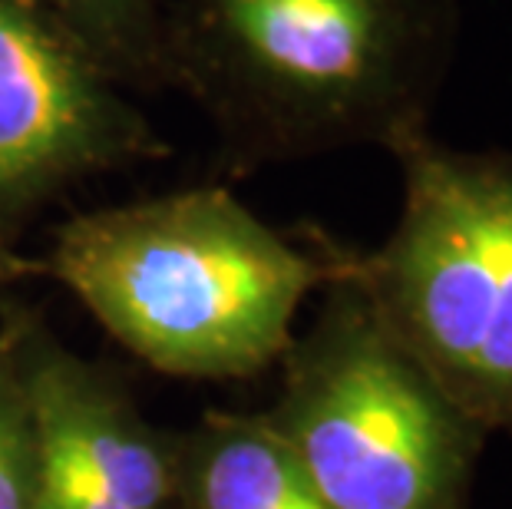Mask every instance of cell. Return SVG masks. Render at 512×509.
<instances>
[{
	"label": "cell",
	"mask_w": 512,
	"mask_h": 509,
	"mask_svg": "<svg viewBox=\"0 0 512 509\" xmlns=\"http://www.w3.org/2000/svg\"><path fill=\"white\" fill-rule=\"evenodd\" d=\"M460 0H162V90L248 172L430 133Z\"/></svg>",
	"instance_id": "obj_1"
},
{
	"label": "cell",
	"mask_w": 512,
	"mask_h": 509,
	"mask_svg": "<svg viewBox=\"0 0 512 509\" xmlns=\"http://www.w3.org/2000/svg\"><path fill=\"white\" fill-rule=\"evenodd\" d=\"M347 255L271 229L225 186H195L70 215L37 268L152 371L248 381L285 357L301 305Z\"/></svg>",
	"instance_id": "obj_2"
},
{
	"label": "cell",
	"mask_w": 512,
	"mask_h": 509,
	"mask_svg": "<svg viewBox=\"0 0 512 509\" xmlns=\"http://www.w3.org/2000/svg\"><path fill=\"white\" fill-rule=\"evenodd\" d=\"M403 202L357 278L427 374L486 433H512V149H394Z\"/></svg>",
	"instance_id": "obj_4"
},
{
	"label": "cell",
	"mask_w": 512,
	"mask_h": 509,
	"mask_svg": "<svg viewBox=\"0 0 512 509\" xmlns=\"http://www.w3.org/2000/svg\"><path fill=\"white\" fill-rule=\"evenodd\" d=\"M281 357L265 424L331 509H466L486 430L390 331L357 278V252Z\"/></svg>",
	"instance_id": "obj_3"
},
{
	"label": "cell",
	"mask_w": 512,
	"mask_h": 509,
	"mask_svg": "<svg viewBox=\"0 0 512 509\" xmlns=\"http://www.w3.org/2000/svg\"><path fill=\"white\" fill-rule=\"evenodd\" d=\"M17 324L40 443L37 509H176V437L37 311L17 305Z\"/></svg>",
	"instance_id": "obj_6"
},
{
	"label": "cell",
	"mask_w": 512,
	"mask_h": 509,
	"mask_svg": "<svg viewBox=\"0 0 512 509\" xmlns=\"http://www.w3.org/2000/svg\"><path fill=\"white\" fill-rule=\"evenodd\" d=\"M40 268L37 262H30V258L24 255H17L14 252V238H7L4 232H0V291H7L14 281L20 278H30V275H37Z\"/></svg>",
	"instance_id": "obj_10"
},
{
	"label": "cell",
	"mask_w": 512,
	"mask_h": 509,
	"mask_svg": "<svg viewBox=\"0 0 512 509\" xmlns=\"http://www.w3.org/2000/svg\"><path fill=\"white\" fill-rule=\"evenodd\" d=\"M126 90H162V0H43Z\"/></svg>",
	"instance_id": "obj_8"
},
{
	"label": "cell",
	"mask_w": 512,
	"mask_h": 509,
	"mask_svg": "<svg viewBox=\"0 0 512 509\" xmlns=\"http://www.w3.org/2000/svg\"><path fill=\"white\" fill-rule=\"evenodd\" d=\"M169 156L126 86L43 4L0 0V232L96 176Z\"/></svg>",
	"instance_id": "obj_5"
},
{
	"label": "cell",
	"mask_w": 512,
	"mask_h": 509,
	"mask_svg": "<svg viewBox=\"0 0 512 509\" xmlns=\"http://www.w3.org/2000/svg\"><path fill=\"white\" fill-rule=\"evenodd\" d=\"M40 443L17 305L0 301V509H37Z\"/></svg>",
	"instance_id": "obj_9"
},
{
	"label": "cell",
	"mask_w": 512,
	"mask_h": 509,
	"mask_svg": "<svg viewBox=\"0 0 512 509\" xmlns=\"http://www.w3.org/2000/svg\"><path fill=\"white\" fill-rule=\"evenodd\" d=\"M176 437V509H331L261 414H205Z\"/></svg>",
	"instance_id": "obj_7"
}]
</instances>
